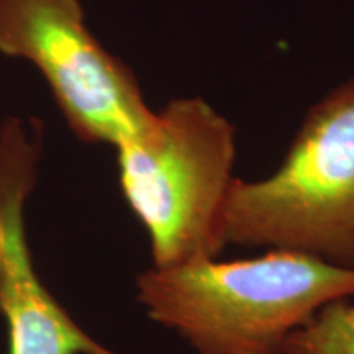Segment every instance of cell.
Listing matches in <instances>:
<instances>
[{
    "label": "cell",
    "instance_id": "cell-1",
    "mask_svg": "<svg viewBox=\"0 0 354 354\" xmlns=\"http://www.w3.org/2000/svg\"><path fill=\"white\" fill-rule=\"evenodd\" d=\"M354 297V269L271 250L253 259L153 268L136 277L148 317L197 354H281L318 310Z\"/></svg>",
    "mask_w": 354,
    "mask_h": 354
},
{
    "label": "cell",
    "instance_id": "cell-2",
    "mask_svg": "<svg viewBox=\"0 0 354 354\" xmlns=\"http://www.w3.org/2000/svg\"><path fill=\"white\" fill-rule=\"evenodd\" d=\"M123 197L151 245L154 268L215 259L234 180V128L202 97L171 100L143 138L118 145Z\"/></svg>",
    "mask_w": 354,
    "mask_h": 354
},
{
    "label": "cell",
    "instance_id": "cell-3",
    "mask_svg": "<svg viewBox=\"0 0 354 354\" xmlns=\"http://www.w3.org/2000/svg\"><path fill=\"white\" fill-rule=\"evenodd\" d=\"M223 240L354 269V77L308 110L274 174L234 177Z\"/></svg>",
    "mask_w": 354,
    "mask_h": 354
},
{
    "label": "cell",
    "instance_id": "cell-4",
    "mask_svg": "<svg viewBox=\"0 0 354 354\" xmlns=\"http://www.w3.org/2000/svg\"><path fill=\"white\" fill-rule=\"evenodd\" d=\"M0 53L37 66L84 143L117 148L156 122L135 74L88 30L81 0H0Z\"/></svg>",
    "mask_w": 354,
    "mask_h": 354
},
{
    "label": "cell",
    "instance_id": "cell-5",
    "mask_svg": "<svg viewBox=\"0 0 354 354\" xmlns=\"http://www.w3.org/2000/svg\"><path fill=\"white\" fill-rule=\"evenodd\" d=\"M39 130L28 135L19 118L0 128V317L8 354H117L71 318L35 271L25 203L37 184Z\"/></svg>",
    "mask_w": 354,
    "mask_h": 354
},
{
    "label": "cell",
    "instance_id": "cell-6",
    "mask_svg": "<svg viewBox=\"0 0 354 354\" xmlns=\"http://www.w3.org/2000/svg\"><path fill=\"white\" fill-rule=\"evenodd\" d=\"M281 354H354V302L335 300L287 336Z\"/></svg>",
    "mask_w": 354,
    "mask_h": 354
}]
</instances>
